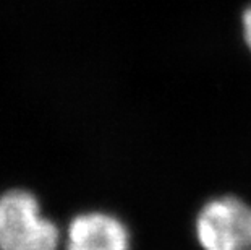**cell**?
Here are the masks:
<instances>
[{
    "label": "cell",
    "instance_id": "cell-1",
    "mask_svg": "<svg viewBox=\"0 0 251 250\" xmlns=\"http://www.w3.org/2000/svg\"><path fill=\"white\" fill-rule=\"evenodd\" d=\"M63 234L26 189L0 194V250H60Z\"/></svg>",
    "mask_w": 251,
    "mask_h": 250
},
{
    "label": "cell",
    "instance_id": "cell-2",
    "mask_svg": "<svg viewBox=\"0 0 251 250\" xmlns=\"http://www.w3.org/2000/svg\"><path fill=\"white\" fill-rule=\"evenodd\" d=\"M202 250H251V205L233 195L206 201L195 220Z\"/></svg>",
    "mask_w": 251,
    "mask_h": 250
},
{
    "label": "cell",
    "instance_id": "cell-3",
    "mask_svg": "<svg viewBox=\"0 0 251 250\" xmlns=\"http://www.w3.org/2000/svg\"><path fill=\"white\" fill-rule=\"evenodd\" d=\"M62 247L63 250H131V236L119 216L105 211H84L68 222Z\"/></svg>",
    "mask_w": 251,
    "mask_h": 250
},
{
    "label": "cell",
    "instance_id": "cell-4",
    "mask_svg": "<svg viewBox=\"0 0 251 250\" xmlns=\"http://www.w3.org/2000/svg\"><path fill=\"white\" fill-rule=\"evenodd\" d=\"M243 36L245 42L251 51V7H248L243 13Z\"/></svg>",
    "mask_w": 251,
    "mask_h": 250
}]
</instances>
